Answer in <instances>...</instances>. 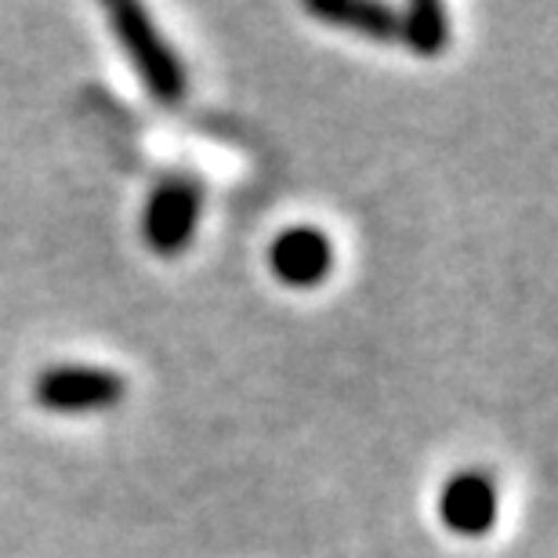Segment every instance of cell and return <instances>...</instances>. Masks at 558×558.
<instances>
[{"mask_svg":"<svg viewBox=\"0 0 558 558\" xmlns=\"http://www.w3.org/2000/svg\"><path fill=\"white\" fill-rule=\"evenodd\" d=\"M106 15H109V29H113L117 44L128 51L138 81L145 84V95L160 106L182 102L189 92V73L171 44L163 40V33L156 29L149 11L135 4V0H120V4L106 8Z\"/></svg>","mask_w":558,"mask_h":558,"instance_id":"obj_1","label":"cell"},{"mask_svg":"<svg viewBox=\"0 0 558 558\" xmlns=\"http://www.w3.org/2000/svg\"><path fill=\"white\" fill-rule=\"evenodd\" d=\"M124 396V377L109 371V366L87 363L48 366L33 385V399L51 414H102V410H113Z\"/></svg>","mask_w":558,"mask_h":558,"instance_id":"obj_2","label":"cell"},{"mask_svg":"<svg viewBox=\"0 0 558 558\" xmlns=\"http://www.w3.org/2000/svg\"><path fill=\"white\" fill-rule=\"evenodd\" d=\"M199 210H204V189L193 178H167L149 193L142 210V240L160 258L189 251L196 236Z\"/></svg>","mask_w":558,"mask_h":558,"instance_id":"obj_3","label":"cell"},{"mask_svg":"<svg viewBox=\"0 0 558 558\" xmlns=\"http://www.w3.org/2000/svg\"><path fill=\"white\" fill-rule=\"evenodd\" d=\"M269 265L279 283L287 287H316L333 269V243L327 232L316 226H294L283 229L269 251Z\"/></svg>","mask_w":558,"mask_h":558,"instance_id":"obj_4","label":"cell"},{"mask_svg":"<svg viewBox=\"0 0 558 558\" xmlns=\"http://www.w3.org/2000/svg\"><path fill=\"white\" fill-rule=\"evenodd\" d=\"M442 526L457 537H486L497 522V486L483 472H461L442 486Z\"/></svg>","mask_w":558,"mask_h":558,"instance_id":"obj_5","label":"cell"},{"mask_svg":"<svg viewBox=\"0 0 558 558\" xmlns=\"http://www.w3.org/2000/svg\"><path fill=\"white\" fill-rule=\"evenodd\" d=\"M305 15L327 26L349 29L355 37H366L374 44L399 40V11L377 0H305Z\"/></svg>","mask_w":558,"mask_h":558,"instance_id":"obj_6","label":"cell"},{"mask_svg":"<svg viewBox=\"0 0 558 558\" xmlns=\"http://www.w3.org/2000/svg\"><path fill=\"white\" fill-rule=\"evenodd\" d=\"M399 40L421 59H435L450 48V15L439 0H414L399 11Z\"/></svg>","mask_w":558,"mask_h":558,"instance_id":"obj_7","label":"cell"}]
</instances>
